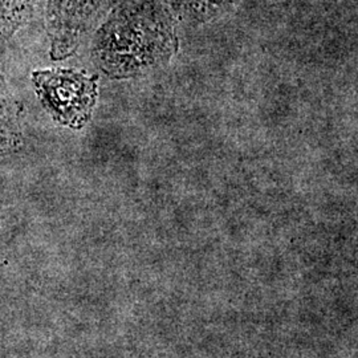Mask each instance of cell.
<instances>
[{
    "label": "cell",
    "mask_w": 358,
    "mask_h": 358,
    "mask_svg": "<svg viewBox=\"0 0 358 358\" xmlns=\"http://www.w3.org/2000/svg\"><path fill=\"white\" fill-rule=\"evenodd\" d=\"M109 4L110 0H45L52 59L73 55Z\"/></svg>",
    "instance_id": "3"
},
{
    "label": "cell",
    "mask_w": 358,
    "mask_h": 358,
    "mask_svg": "<svg viewBox=\"0 0 358 358\" xmlns=\"http://www.w3.org/2000/svg\"><path fill=\"white\" fill-rule=\"evenodd\" d=\"M174 13L180 17L195 22L206 23L217 16L227 13L238 0H167Z\"/></svg>",
    "instance_id": "4"
},
{
    "label": "cell",
    "mask_w": 358,
    "mask_h": 358,
    "mask_svg": "<svg viewBox=\"0 0 358 358\" xmlns=\"http://www.w3.org/2000/svg\"><path fill=\"white\" fill-rule=\"evenodd\" d=\"M178 51L173 13L161 0H120L109 10L92 44L94 63L106 76H142Z\"/></svg>",
    "instance_id": "1"
},
{
    "label": "cell",
    "mask_w": 358,
    "mask_h": 358,
    "mask_svg": "<svg viewBox=\"0 0 358 358\" xmlns=\"http://www.w3.org/2000/svg\"><path fill=\"white\" fill-rule=\"evenodd\" d=\"M22 143V129L11 96L0 78V154L11 153Z\"/></svg>",
    "instance_id": "5"
},
{
    "label": "cell",
    "mask_w": 358,
    "mask_h": 358,
    "mask_svg": "<svg viewBox=\"0 0 358 358\" xmlns=\"http://www.w3.org/2000/svg\"><path fill=\"white\" fill-rule=\"evenodd\" d=\"M40 103L52 118L71 129L90 122L97 101L99 78L75 69H43L32 73Z\"/></svg>",
    "instance_id": "2"
},
{
    "label": "cell",
    "mask_w": 358,
    "mask_h": 358,
    "mask_svg": "<svg viewBox=\"0 0 358 358\" xmlns=\"http://www.w3.org/2000/svg\"><path fill=\"white\" fill-rule=\"evenodd\" d=\"M36 0H0V41L13 38L35 11Z\"/></svg>",
    "instance_id": "6"
}]
</instances>
